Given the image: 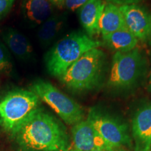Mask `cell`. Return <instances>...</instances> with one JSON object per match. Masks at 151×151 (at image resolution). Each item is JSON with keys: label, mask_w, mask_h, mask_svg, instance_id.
<instances>
[{"label": "cell", "mask_w": 151, "mask_h": 151, "mask_svg": "<svg viewBox=\"0 0 151 151\" xmlns=\"http://www.w3.org/2000/svg\"><path fill=\"white\" fill-rule=\"evenodd\" d=\"M40 104L39 97L30 90H11L0 103V125L12 134L40 107Z\"/></svg>", "instance_id": "4"}, {"label": "cell", "mask_w": 151, "mask_h": 151, "mask_svg": "<svg viewBox=\"0 0 151 151\" xmlns=\"http://www.w3.org/2000/svg\"><path fill=\"white\" fill-rule=\"evenodd\" d=\"M14 1V0H0V19L8 14Z\"/></svg>", "instance_id": "19"}, {"label": "cell", "mask_w": 151, "mask_h": 151, "mask_svg": "<svg viewBox=\"0 0 151 151\" xmlns=\"http://www.w3.org/2000/svg\"><path fill=\"white\" fill-rule=\"evenodd\" d=\"M103 45V42L81 32H71L58 41L45 57L48 73L60 78L83 55Z\"/></svg>", "instance_id": "3"}, {"label": "cell", "mask_w": 151, "mask_h": 151, "mask_svg": "<svg viewBox=\"0 0 151 151\" xmlns=\"http://www.w3.org/2000/svg\"><path fill=\"white\" fill-rule=\"evenodd\" d=\"M106 56L102 50L93 48L83 55L59 78L71 91H92L101 86L105 78Z\"/></svg>", "instance_id": "2"}, {"label": "cell", "mask_w": 151, "mask_h": 151, "mask_svg": "<svg viewBox=\"0 0 151 151\" xmlns=\"http://www.w3.org/2000/svg\"><path fill=\"white\" fill-rule=\"evenodd\" d=\"M103 44L115 52H127L137 47L139 40L127 28L102 35Z\"/></svg>", "instance_id": "14"}, {"label": "cell", "mask_w": 151, "mask_h": 151, "mask_svg": "<svg viewBox=\"0 0 151 151\" xmlns=\"http://www.w3.org/2000/svg\"><path fill=\"white\" fill-rule=\"evenodd\" d=\"M53 6L58 7V8L62 9L65 6V0H50Z\"/></svg>", "instance_id": "21"}, {"label": "cell", "mask_w": 151, "mask_h": 151, "mask_svg": "<svg viewBox=\"0 0 151 151\" xmlns=\"http://www.w3.org/2000/svg\"><path fill=\"white\" fill-rule=\"evenodd\" d=\"M87 120L106 141L118 150L131 145L127 124L116 117L101 109L92 108L89 111Z\"/></svg>", "instance_id": "7"}, {"label": "cell", "mask_w": 151, "mask_h": 151, "mask_svg": "<svg viewBox=\"0 0 151 151\" xmlns=\"http://www.w3.org/2000/svg\"><path fill=\"white\" fill-rule=\"evenodd\" d=\"M145 59L139 49L113 55L107 80V86L116 90H128L137 83L142 76Z\"/></svg>", "instance_id": "5"}, {"label": "cell", "mask_w": 151, "mask_h": 151, "mask_svg": "<svg viewBox=\"0 0 151 151\" xmlns=\"http://www.w3.org/2000/svg\"><path fill=\"white\" fill-rule=\"evenodd\" d=\"M100 34L102 35L125 29V21L118 6L108 3L105 4L99 22Z\"/></svg>", "instance_id": "13"}, {"label": "cell", "mask_w": 151, "mask_h": 151, "mask_svg": "<svg viewBox=\"0 0 151 151\" xmlns=\"http://www.w3.org/2000/svg\"><path fill=\"white\" fill-rule=\"evenodd\" d=\"M89 0H65V6L69 11H76L81 9Z\"/></svg>", "instance_id": "18"}, {"label": "cell", "mask_w": 151, "mask_h": 151, "mask_svg": "<svg viewBox=\"0 0 151 151\" xmlns=\"http://www.w3.org/2000/svg\"><path fill=\"white\" fill-rule=\"evenodd\" d=\"M11 135L20 151H69L72 148L65 125L41 107Z\"/></svg>", "instance_id": "1"}, {"label": "cell", "mask_w": 151, "mask_h": 151, "mask_svg": "<svg viewBox=\"0 0 151 151\" xmlns=\"http://www.w3.org/2000/svg\"><path fill=\"white\" fill-rule=\"evenodd\" d=\"M135 151H151V104L141 106L132 120Z\"/></svg>", "instance_id": "10"}, {"label": "cell", "mask_w": 151, "mask_h": 151, "mask_svg": "<svg viewBox=\"0 0 151 151\" xmlns=\"http://www.w3.org/2000/svg\"><path fill=\"white\" fill-rule=\"evenodd\" d=\"M150 44H151V34H150Z\"/></svg>", "instance_id": "24"}, {"label": "cell", "mask_w": 151, "mask_h": 151, "mask_svg": "<svg viewBox=\"0 0 151 151\" xmlns=\"http://www.w3.org/2000/svg\"><path fill=\"white\" fill-rule=\"evenodd\" d=\"M72 148L78 151H119L106 141L88 120L74 124L71 129Z\"/></svg>", "instance_id": "8"}, {"label": "cell", "mask_w": 151, "mask_h": 151, "mask_svg": "<svg viewBox=\"0 0 151 151\" xmlns=\"http://www.w3.org/2000/svg\"><path fill=\"white\" fill-rule=\"evenodd\" d=\"M30 90L50 106L67 124L73 126L83 120L82 107L48 81L39 79L33 83Z\"/></svg>", "instance_id": "6"}, {"label": "cell", "mask_w": 151, "mask_h": 151, "mask_svg": "<svg viewBox=\"0 0 151 151\" xmlns=\"http://www.w3.org/2000/svg\"><path fill=\"white\" fill-rule=\"evenodd\" d=\"M126 27L139 41H146L151 34V14L141 6L134 4L120 6Z\"/></svg>", "instance_id": "9"}, {"label": "cell", "mask_w": 151, "mask_h": 151, "mask_svg": "<svg viewBox=\"0 0 151 151\" xmlns=\"http://www.w3.org/2000/svg\"><path fill=\"white\" fill-rule=\"evenodd\" d=\"M109 3L117 5L118 6L123 5H129V4H137L143 0H106Z\"/></svg>", "instance_id": "20"}, {"label": "cell", "mask_w": 151, "mask_h": 151, "mask_svg": "<svg viewBox=\"0 0 151 151\" xmlns=\"http://www.w3.org/2000/svg\"><path fill=\"white\" fill-rule=\"evenodd\" d=\"M105 4L102 0H89L86 4L79 9V21L90 37L100 34L99 22Z\"/></svg>", "instance_id": "11"}, {"label": "cell", "mask_w": 151, "mask_h": 151, "mask_svg": "<svg viewBox=\"0 0 151 151\" xmlns=\"http://www.w3.org/2000/svg\"><path fill=\"white\" fill-rule=\"evenodd\" d=\"M69 151H78V150H75V149L71 148ZM92 151H104V150H92Z\"/></svg>", "instance_id": "23"}, {"label": "cell", "mask_w": 151, "mask_h": 151, "mask_svg": "<svg viewBox=\"0 0 151 151\" xmlns=\"http://www.w3.org/2000/svg\"><path fill=\"white\" fill-rule=\"evenodd\" d=\"M148 90L151 92V71L149 76V80H148Z\"/></svg>", "instance_id": "22"}, {"label": "cell", "mask_w": 151, "mask_h": 151, "mask_svg": "<svg viewBox=\"0 0 151 151\" xmlns=\"http://www.w3.org/2000/svg\"><path fill=\"white\" fill-rule=\"evenodd\" d=\"M63 16L52 14L41 24L38 30L37 38L43 46H48L55 39L65 23Z\"/></svg>", "instance_id": "16"}, {"label": "cell", "mask_w": 151, "mask_h": 151, "mask_svg": "<svg viewBox=\"0 0 151 151\" xmlns=\"http://www.w3.org/2000/svg\"><path fill=\"white\" fill-rule=\"evenodd\" d=\"M11 68V64L9 55L4 47L0 43V71H9Z\"/></svg>", "instance_id": "17"}, {"label": "cell", "mask_w": 151, "mask_h": 151, "mask_svg": "<svg viewBox=\"0 0 151 151\" xmlns=\"http://www.w3.org/2000/svg\"><path fill=\"white\" fill-rule=\"evenodd\" d=\"M23 12L29 21L41 24L53 14V4L50 0H24Z\"/></svg>", "instance_id": "15"}, {"label": "cell", "mask_w": 151, "mask_h": 151, "mask_svg": "<svg viewBox=\"0 0 151 151\" xmlns=\"http://www.w3.org/2000/svg\"><path fill=\"white\" fill-rule=\"evenodd\" d=\"M2 37L11 51L19 60L24 62L32 60L33 48L29 40L22 34L10 28L4 32Z\"/></svg>", "instance_id": "12"}]
</instances>
